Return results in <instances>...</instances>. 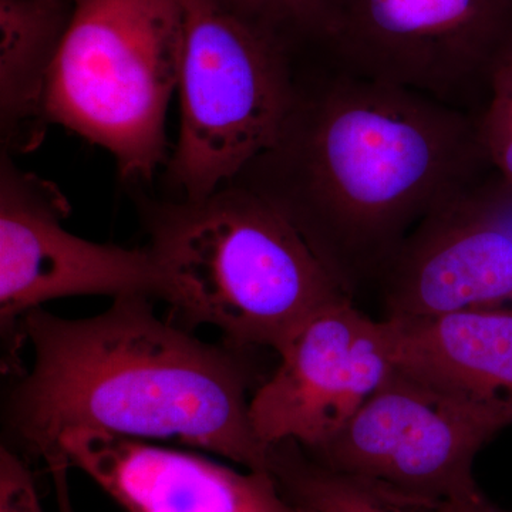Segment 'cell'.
Segmentation results:
<instances>
[{"label": "cell", "instance_id": "1", "mask_svg": "<svg viewBox=\"0 0 512 512\" xmlns=\"http://www.w3.org/2000/svg\"><path fill=\"white\" fill-rule=\"evenodd\" d=\"M487 158L466 111L346 72L302 76L284 124L232 183L298 229L353 296Z\"/></svg>", "mask_w": 512, "mask_h": 512}, {"label": "cell", "instance_id": "2", "mask_svg": "<svg viewBox=\"0 0 512 512\" xmlns=\"http://www.w3.org/2000/svg\"><path fill=\"white\" fill-rule=\"evenodd\" d=\"M150 299L119 296L83 319L30 311L20 335L35 360L6 397V436L47 468L67 461L59 450L64 431L87 429L173 440L245 470L271 471V447L249 417L258 387L248 349L195 338L158 318Z\"/></svg>", "mask_w": 512, "mask_h": 512}, {"label": "cell", "instance_id": "3", "mask_svg": "<svg viewBox=\"0 0 512 512\" xmlns=\"http://www.w3.org/2000/svg\"><path fill=\"white\" fill-rule=\"evenodd\" d=\"M143 214L161 299L185 328L278 352L313 316L352 301L298 229L247 188L146 202Z\"/></svg>", "mask_w": 512, "mask_h": 512}, {"label": "cell", "instance_id": "4", "mask_svg": "<svg viewBox=\"0 0 512 512\" xmlns=\"http://www.w3.org/2000/svg\"><path fill=\"white\" fill-rule=\"evenodd\" d=\"M47 119L116 160L124 180L150 181L167 161L165 119L180 79V0H70Z\"/></svg>", "mask_w": 512, "mask_h": 512}, {"label": "cell", "instance_id": "5", "mask_svg": "<svg viewBox=\"0 0 512 512\" xmlns=\"http://www.w3.org/2000/svg\"><path fill=\"white\" fill-rule=\"evenodd\" d=\"M180 136L168 175L181 198L232 183L274 143L295 96V52L227 0H180Z\"/></svg>", "mask_w": 512, "mask_h": 512}, {"label": "cell", "instance_id": "6", "mask_svg": "<svg viewBox=\"0 0 512 512\" xmlns=\"http://www.w3.org/2000/svg\"><path fill=\"white\" fill-rule=\"evenodd\" d=\"M512 426V396L450 392L394 370L318 453L320 466L414 510L478 490L477 454Z\"/></svg>", "mask_w": 512, "mask_h": 512}, {"label": "cell", "instance_id": "7", "mask_svg": "<svg viewBox=\"0 0 512 512\" xmlns=\"http://www.w3.org/2000/svg\"><path fill=\"white\" fill-rule=\"evenodd\" d=\"M512 0H339L326 45L349 73L464 110L512 47Z\"/></svg>", "mask_w": 512, "mask_h": 512}, {"label": "cell", "instance_id": "8", "mask_svg": "<svg viewBox=\"0 0 512 512\" xmlns=\"http://www.w3.org/2000/svg\"><path fill=\"white\" fill-rule=\"evenodd\" d=\"M67 212L55 185L20 170L2 150L0 322L13 349L23 342L22 319L45 302L94 295L161 299L160 276L146 248L77 237L62 225Z\"/></svg>", "mask_w": 512, "mask_h": 512}, {"label": "cell", "instance_id": "9", "mask_svg": "<svg viewBox=\"0 0 512 512\" xmlns=\"http://www.w3.org/2000/svg\"><path fill=\"white\" fill-rule=\"evenodd\" d=\"M275 372L251 397L249 417L266 447L305 453L330 443L396 370L389 320L343 302L309 319L278 350Z\"/></svg>", "mask_w": 512, "mask_h": 512}, {"label": "cell", "instance_id": "10", "mask_svg": "<svg viewBox=\"0 0 512 512\" xmlns=\"http://www.w3.org/2000/svg\"><path fill=\"white\" fill-rule=\"evenodd\" d=\"M386 318L512 305V217L471 184L431 211L380 278Z\"/></svg>", "mask_w": 512, "mask_h": 512}, {"label": "cell", "instance_id": "11", "mask_svg": "<svg viewBox=\"0 0 512 512\" xmlns=\"http://www.w3.org/2000/svg\"><path fill=\"white\" fill-rule=\"evenodd\" d=\"M59 450L124 512H305L271 471L235 470L192 451L87 429L64 431Z\"/></svg>", "mask_w": 512, "mask_h": 512}, {"label": "cell", "instance_id": "12", "mask_svg": "<svg viewBox=\"0 0 512 512\" xmlns=\"http://www.w3.org/2000/svg\"><path fill=\"white\" fill-rule=\"evenodd\" d=\"M386 319L397 369L450 392L512 396V305Z\"/></svg>", "mask_w": 512, "mask_h": 512}, {"label": "cell", "instance_id": "13", "mask_svg": "<svg viewBox=\"0 0 512 512\" xmlns=\"http://www.w3.org/2000/svg\"><path fill=\"white\" fill-rule=\"evenodd\" d=\"M70 0H0V140L28 153L49 126L47 93L72 20Z\"/></svg>", "mask_w": 512, "mask_h": 512}, {"label": "cell", "instance_id": "14", "mask_svg": "<svg viewBox=\"0 0 512 512\" xmlns=\"http://www.w3.org/2000/svg\"><path fill=\"white\" fill-rule=\"evenodd\" d=\"M271 473L282 493L305 512H402L375 491L312 460L298 444L271 446Z\"/></svg>", "mask_w": 512, "mask_h": 512}, {"label": "cell", "instance_id": "15", "mask_svg": "<svg viewBox=\"0 0 512 512\" xmlns=\"http://www.w3.org/2000/svg\"><path fill=\"white\" fill-rule=\"evenodd\" d=\"M241 15L281 39L293 52L328 42L339 0H227Z\"/></svg>", "mask_w": 512, "mask_h": 512}, {"label": "cell", "instance_id": "16", "mask_svg": "<svg viewBox=\"0 0 512 512\" xmlns=\"http://www.w3.org/2000/svg\"><path fill=\"white\" fill-rule=\"evenodd\" d=\"M488 90V106L478 131L487 160L500 171L512 195V47L495 64Z\"/></svg>", "mask_w": 512, "mask_h": 512}, {"label": "cell", "instance_id": "17", "mask_svg": "<svg viewBox=\"0 0 512 512\" xmlns=\"http://www.w3.org/2000/svg\"><path fill=\"white\" fill-rule=\"evenodd\" d=\"M0 512H45L28 464L5 444L0 447Z\"/></svg>", "mask_w": 512, "mask_h": 512}, {"label": "cell", "instance_id": "18", "mask_svg": "<svg viewBox=\"0 0 512 512\" xmlns=\"http://www.w3.org/2000/svg\"><path fill=\"white\" fill-rule=\"evenodd\" d=\"M434 512H512V510L507 511L497 507L478 488L473 493L458 495V497L443 501L437 505Z\"/></svg>", "mask_w": 512, "mask_h": 512}, {"label": "cell", "instance_id": "19", "mask_svg": "<svg viewBox=\"0 0 512 512\" xmlns=\"http://www.w3.org/2000/svg\"><path fill=\"white\" fill-rule=\"evenodd\" d=\"M69 464L57 466L50 470L55 485L57 507L59 512H73L72 501H70L69 483H67V473H69Z\"/></svg>", "mask_w": 512, "mask_h": 512}]
</instances>
